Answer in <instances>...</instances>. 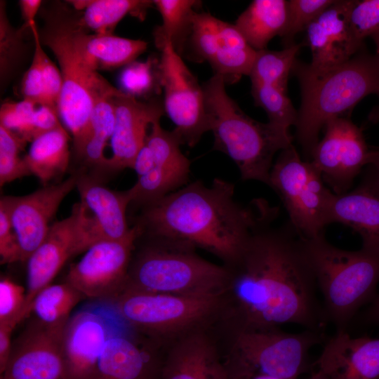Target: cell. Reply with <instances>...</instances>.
<instances>
[{
    "instance_id": "cell-40",
    "label": "cell",
    "mask_w": 379,
    "mask_h": 379,
    "mask_svg": "<svg viewBox=\"0 0 379 379\" xmlns=\"http://www.w3.org/2000/svg\"><path fill=\"white\" fill-rule=\"evenodd\" d=\"M349 25L355 41L364 46L367 37L379 32V0H354Z\"/></svg>"
},
{
    "instance_id": "cell-36",
    "label": "cell",
    "mask_w": 379,
    "mask_h": 379,
    "mask_svg": "<svg viewBox=\"0 0 379 379\" xmlns=\"http://www.w3.org/2000/svg\"><path fill=\"white\" fill-rule=\"evenodd\" d=\"M27 142L16 133L0 125V185L31 175L19 154Z\"/></svg>"
},
{
    "instance_id": "cell-28",
    "label": "cell",
    "mask_w": 379,
    "mask_h": 379,
    "mask_svg": "<svg viewBox=\"0 0 379 379\" xmlns=\"http://www.w3.org/2000/svg\"><path fill=\"white\" fill-rule=\"evenodd\" d=\"M69 135L64 126L42 134L31 142L23 157L31 173L44 185L62 175L69 166Z\"/></svg>"
},
{
    "instance_id": "cell-47",
    "label": "cell",
    "mask_w": 379,
    "mask_h": 379,
    "mask_svg": "<svg viewBox=\"0 0 379 379\" xmlns=\"http://www.w3.org/2000/svg\"><path fill=\"white\" fill-rule=\"evenodd\" d=\"M13 328L0 326V373L4 372L12 351L11 335Z\"/></svg>"
},
{
    "instance_id": "cell-4",
    "label": "cell",
    "mask_w": 379,
    "mask_h": 379,
    "mask_svg": "<svg viewBox=\"0 0 379 379\" xmlns=\"http://www.w3.org/2000/svg\"><path fill=\"white\" fill-rule=\"evenodd\" d=\"M292 72L298 79L302 98L295 135L308 160L320 131L329 120L347 117L363 98L379 95V56L364 46L347 62L328 71L315 72L296 60Z\"/></svg>"
},
{
    "instance_id": "cell-50",
    "label": "cell",
    "mask_w": 379,
    "mask_h": 379,
    "mask_svg": "<svg viewBox=\"0 0 379 379\" xmlns=\"http://www.w3.org/2000/svg\"><path fill=\"white\" fill-rule=\"evenodd\" d=\"M364 319L370 323H379V293L367 309Z\"/></svg>"
},
{
    "instance_id": "cell-13",
    "label": "cell",
    "mask_w": 379,
    "mask_h": 379,
    "mask_svg": "<svg viewBox=\"0 0 379 379\" xmlns=\"http://www.w3.org/2000/svg\"><path fill=\"white\" fill-rule=\"evenodd\" d=\"M141 234V229L135 225L122 239L94 244L70 267L65 282L97 301L116 298L125 289L133 252Z\"/></svg>"
},
{
    "instance_id": "cell-15",
    "label": "cell",
    "mask_w": 379,
    "mask_h": 379,
    "mask_svg": "<svg viewBox=\"0 0 379 379\" xmlns=\"http://www.w3.org/2000/svg\"><path fill=\"white\" fill-rule=\"evenodd\" d=\"M188 41L196 58L208 62L215 74L223 77L225 82L249 76L257 51L235 25L196 11Z\"/></svg>"
},
{
    "instance_id": "cell-9",
    "label": "cell",
    "mask_w": 379,
    "mask_h": 379,
    "mask_svg": "<svg viewBox=\"0 0 379 379\" xmlns=\"http://www.w3.org/2000/svg\"><path fill=\"white\" fill-rule=\"evenodd\" d=\"M230 334V349L222 355L230 378L263 374L298 379L311 368V350L324 340L323 331L308 329L297 333L275 328Z\"/></svg>"
},
{
    "instance_id": "cell-22",
    "label": "cell",
    "mask_w": 379,
    "mask_h": 379,
    "mask_svg": "<svg viewBox=\"0 0 379 379\" xmlns=\"http://www.w3.org/2000/svg\"><path fill=\"white\" fill-rule=\"evenodd\" d=\"M354 0H339L328 7L305 29V43L312 53L309 67L326 72L344 64L362 47L355 41L349 25Z\"/></svg>"
},
{
    "instance_id": "cell-49",
    "label": "cell",
    "mask_w": 379,
    "mask_h": 379,
    "mask_svg": "<svg viewBox=\"0 0 379 379\" xmlns=\"http://www.w3.org/2000/svg\"><path fill=\"white\" fill-rule=\"evenodd\" d=\"M368 165L371 166L369 172L379 187V147L371 149Z\"/></svg>"
},
{
    "instance_id": "cell-53",
    "label": "cell",
    "mask_w": 379,
    "mask_h": 379,
    "mask_svg": "<svg viewBox=\"0 0 379 379\" xmlns=\"http://www.w3.org/2000/svg\"><path fill=\"white\" fill-rule=\"evenodd\" d=\"M308 379H329L328 376L319 369L312 372Z\"/></svg>"
},
{
    "instance_id": "cell-31",
    "label": "cell",
    "mask_w": 379,
    "mask_h": 379,
    "mask_svg": "<svg viewBox=\"0 0 379 379\" xmlns=\"http://www.w3.org/2000/svg\"><path fill=\"white\" fill-rule=\"evenodd\" d=\"M201 2L194 0H154L153 5L159 12L162 24L154 32V41L160 49L171 43L181 54L192 29L194 8Z\"/></svg>"
},
{
    "instance_id": "cell-48",
    "label": "cell",
    "mask_w": 379,
    "mask_h": 379,
    "mask_svg": "<svg viewBox=\"0 0 379 379\" xmlns=\"http://www.w3.org/2000/svg\"><path fill=\"white\" fill-rule=\"evenodd\" d=\"M41 4V0L19 1L22 17L25 22L24 25L26 28L30 29V27L36 23L35 18Z\"/></svg>"
},
{
    "instance_id": "cell-5",
    "label": "cell",
    "mask_w": 379,
    "mask_h": 379,
    "mask_svg": "<svg viewBox=\"0 0 379 379\" xmlns=\"http://www.w3.org/2000/svg\"><path fill=\"white\" fill-rule=\"evenodd\" d=\"M225 80L214 74L202 86L213 149L237 166L241 179L267 185L274 155L292 145L289 131L246 115L225 90Z\"/></svg>"
},
{
    "instance_id": "cell-42",
    "label": "cell",
    "mask_w": 379,
    "mask_h": 379,
    "mask_svg": "<svg viewBox=\"0 0 379 379\" xmlns=\"http://www.w3.org/2000/svg\"><path fill=\"white\" fill-rule=\"evenodd\" d=\"M25 288L8 278L0 281V326L15 327L25 319Z\"/></svg>"
},
{
    "instance_id": "cell-20",
    "label": "cell",
    "mask_w": 379,
    "mask_h": 379,
    "mask_svg": "<svg viewBox=\"0 0 379 379\" xmlns=\"http://www.w3.org/2000/svg\"><path fill=\"white\" fill-rule=\"evenodd\" d=\"M161 349L118 317L91 379H158Z\"/></svg>"
},
{
    "instance_id": "cell-14",
    "label": "cell",
    "mask_w": 379,
    "mask_h": 379,
    "mask_svg": "<svg viewBox=\"0 0 379 379\" xmlns=\"http://www.w3.org/2000/svg\"><path fill=\"white\" fill-rule=\"evenodd\" d=\"M324 128V137L312 149L310 161L333 194H343L368 165L371 149L361 129L348 117L329 120Z\"/></svg>"
},
{
    "instance_id": "cell-54",
    "label": "cell",
    "mask_w": 379,
    "mask_h": 379,
    "mask_svg": "<svg viewBox=\"0 0 379 379\" xmlns=\"http://www.w3.org/2000/svg\"><path fill=\"white\" fill-rule=\"evenodd\" d=\"M371 39H373L375 48H376V54L379 56V32L371 36Z\"/></svg>"
},
{
    "instance_id": "cell-34",
    "label": "cell",
    "mask_w": 379,
    "mask_h": 379,
    "mask_svg": "<svg viewBox=\"0 0 379 379\" xmlns=\"http://www.w3.org/2000/svg\"><path fill=\"white\" fill-rule=\"evenodd\" d=\"M114 96L98 101L91 115L88 139L81 158L93 166L103 168L107 159L104 150L107 142L111 140L114 128Z\"/></svg>"
},
{
    "instance_id": "cell-26",
    "label": "cell",
    "mask_w": 379,
    "mask_h": 379,
    "mask_svg": "<svg viewBox=\"0 0 379 379\" xmlns=\"http://www.w3.org/2000/svg\"><path fill=\"white\" fill-rule=\"evenodd\" d=\"M77 187L93 220L98 241L120 240L131 233L126 219L131 203L128 190L114 191L83 175H79Z\"/></svg>"
},
{
    "instance_id": "cell-11",
    "label": "cell",
    "mask_w": 379,
    "mask_h": 379,
    "mask_svg": "<svg viewBox=\"0 0 379 379\" xmlns=\"http://www.w3.org/2000/svg\"><path fill=\"white\" fill-rule=\"evenodd\" d=\"M93 244L91 216L83 202L77 203L67 218L51 225L43 242L27 260L25 319L31 314L35 296L50 285L66 261Z\"/></svg>"
},
{
    "instance_id": "cell-1",
    "label": "cell",
    "mask_w": 379,
    "mask_h": 379,
    "mask_svg": "<svg viewBox=\"0 0 379 379\" xmlns=\"http://www.w3.org/2000/svg\"><path fill=\"white\" fill-rule=\"evenodd\" d=\"M277 217L261 223L237 259L218 322L230 331L280 328L288 324L323 331L326 323L303 239Z\"/></svg>"
},
{
    "instance_id": "cell-25",
    "label": "cell",
    "mask_w": 379,
    "mask_h": 379,
    "mask_svg": "<svg viewBox=\"0 0 379 379\" xmlns=\"http://www.w3.org/2000/svg\"><path fill=\"white\" fill-rule=\"evenodd\" d=\"M328 222L351 227L360 235L361 248L379 256V187L370 172L354 190L333 194Z\"/></svg>"
},
{
    "instance_id": "cell-10",
    "label": "cell",
    "mask_w": 379,
    "mask_h": 379,
    "mask_svg": "<svg viewBox=\"0 0 379 379\" xmlns=\"http://www.w3.org/2000/svg\"><path fill=\"white\" fill-rule=\"evenodd\" d=\"M324 183L312 162L303 161L293 145L281 151L273 164L268 186L279 196L290 223L302 239L324 235L329 224L334 194Z\"/></svg>"
},
{
    "instance_id": "cell-24",
    "label": "cell",
    "mask_w": 379,
    "mask_h": 379,
    "mask_svg": "<svg viewBox=\"0 0 379 379\" xmlns=\"http://www.w3.org/2000/svg\"><path fill=\"white\" fill-rule=\"evenodd\" d=\"M315 364L329 379H379V338L336 331Z\"/></svg>"
},
{
    "instance_id": "cell-46",
    "label": "cell",
    "mask_w": 379,
    "mask_h": 379,
    "mask_svg": "<svg viewBox=\"0 0 379 379\" xmlns=\"http://www.w3.org/2000/svg\"><path fill=\"white\" fill-rule=\"evenodd\" d=\"M62 126H64L61 123L58 109L46 105L36 107L34 115V140Z\"/></svg>"
},
{
    "instance_id": "cell-43",
    "label": "cell",
    "mask_w": 379,
    "mask_h": 379,
    "mask_svg": "<svg viewBox=\"0 0 379 379\" xmlns=\"http://www.w3.org/2000/svg\"><path fill=\"white\" fill-rule=\"evenodd\" d=\"M152 65L151 60H148L133 61L126 65L119 77L121 91L134 97L147 93L154 83Z\"/></svg>"
},
{
    "instance_id": "cell-44",
    "label": "cell",
    "mask_w": 379,
    "mask_h": 379,
    "mask_svg": "<svg viewBox=\"0 0 379 379\" xmlns=\"http://www.w3.org/2000/svg\"><path fill=\"white\" fill-rule=\"evenodd\" d=\"M0 256L1 264L21 261L18 238L8 209L2 199L0 201Z\"/></svg>"
},
{
    "instance_id": "cell-33",
    "label": "cell",
    "mask_w": 379,
    "mask_h": 379,
    "mask_svg": "<svg viewBox=\"0 0 379 379\" xmlns=\"http://www.w3.org/2000/svg\"><path fill=\"white\" fill-rule=\"evenodd\" d=\"M300 46L294 43L281 51L266 48L257 51L249 74L251 84L274 86L286 91L288 79Z\"/></svg>"
},
{
    "instance_id": "cell-16",
    "label": "cell",
    "mask_w": 379,
    "mask_h": 379,
    "mask_svg": "<svg viewBox=\"0 0 379 379\" xmlns=\"http://www.w3.org/2000/svg\"><path fill=\"white\" fill-rule=\"evenodd\" d=\"M83 307L72 315L64 329L62 353L65 379H91L99 357L117 323L106 301Z\"/></svg>"
},
{
    "instance_id": "cell-35",
    "label": "cell",
    "mask_w": 379,
    "mask_h": 379,
    "mask_svg": "<svg viewBox=\"0 0 379 379\" xmlns=\"http://www.w3.org/2000/svg\"><path fill=\"white\" fill-rule=\"evenodd\" d=\"M251 94L255 104L267 113L269 123L288 131L291 126H295L298 112L286 91L274 86L251 84Z\"/></svg>"
},
{
    "instance_id": "cell-3",
    "label": "cell",
    "mask_w": 379,
    "mask_h": 379,
    "mask_svg": "<svg viewBox=\"0 0 379 379\" xmlns=\"http://www.w3.org/2000/svg\"><path fill=\"white\" fill-rule=\"evenodd\" d=\"M67 8L57 7L47 13L39 34L42 44L50 48L58 62L62 77L58 114L72 135L77 154L82 157L95 105L121 91L100 74L86 56L78 36L79 15Z\"/></svg>"
},
{
    "instance_id": "cell-19",
    "label": "cell",
    "mask_w": 379,
    "mask_h": 379,
    "mask_svg": "<svg viewBox=\"0 0 379 379\" xmlns=\"http://www.w3.org/2000/svg\"><path fill=\"white\" fill-rule=\"evenodd\" d=\"M79 175L62 182L46 185L25 196L1 198L6 204L16 234L21 262L27 260L41 245L64 198L75 187Z\"/></svg>"
},
{
    "instance_id": "cell-52",
    "label": "cell",
    "mask_w": 379,
    "mask_h": 379,
    "mask_svg": "<svg viewBox=\"0 0 379 379\" xmlns=\"http://www.w3.org/2000/svg\"><path fill=\"white\" fill-rule=\"evenodd\" d=\"M369 119L373 123L379 122V104L371 111Z\"/></svg>"
},
{
    "instance_id": "cell-32",
    "label": "cell",
    "mask_w": 379,
    "mask_h": 379,
    "mask_svg": "<svg viewBox=\"0 0 379 379\" xmlns=\"http://www.w3.org/2000/svg\"><path fill=\"white\" fill-rule=\"evenodd\" d=\"M84 298L81 293L67 282L50 284L35 296L31 312L47 325H65L72 310Z\"/></svg>"
},
{
    "instance_id": "cell-18",
    "label": "cell",
    "mask_w": 379,
    "mask_h": 379,
    "mask_svg": "<svg viewBox=\"0 0 379 379\" xmlns=\"http://www.w3.org/2000/svg\"><path fill=\"white\" fill-rule=\"evenodd\" d=\"M65 326L32 321L13 343L1 379H65L62 353Z\"/></svg>"
},
{
    "instance_id": "cell-8",
    "label": "cell",
    "mask_w": 379,
    "mask_h": 379,
    "mask_svg": "<svg viewBox=\"0 0 379 379\" xmlns=\"http://www.w3.org/2000/svg\"><path fill=\"white\" fill-rule=\"evenodd\" d=\"M106 302L126 326L161 348L217 324L222 306V296L190 297L133 289H125Z\"/></svg>"
},
{
    "instance_id": "cell-38",
    "label": "cell",
    "mask_w": 379,
    "mask_h": 379,
    "mask_svg": "<svg viewBox=\"0 0 379 379\" xmlns=\"http://www.w3.org/2000/svg\"><path fill=\"white\" fill-rule=\"evenodd\" d=\"M37 106L24 99L3 103L0 108V125L31 142L34 140V115Z\"/></svg>"
},
{
    "instance_id": "cell-6",
    "label": "cell",
    "mask_w": 379,
    "mask_h": 379,
    "mask_svg": "<svg viewBox=\"0 0 379 379\" xmlns=\"http://www.w3.org/2000/svg\"><path fill=\"white\" fill-rule=\"evenodd\" d=\"M147 236L152 241L131 260L125 289L190 297L222 296L229 279L225 265L201 257L197 248L185 241Z\"/></svg>"
},
{
    "instance_id": "cell-41",
    "label": "cell",
    "mask_w": 379,
    "mask_h": 379,
    "mask_svg": "<svg viewBox=\"0 0 379 379\" xmlns=\"http://www.w3.org/2000/svg\"><path fill=\"white\" fill-rule=\"evenodd\" d=\"M34 41V51L30 66L25 72L21 82L20 89L24 100L37 105H45L44 86L41 65L42 43L36 24L30 27Z\"/></svg>"
},
{
    "instance_id": "cell-27",
    "label": "cell",
    "mask_w": 379,
    "mask_h": 379,
    "mask_svg": "<svg viewBox=\"0 0 379 379\" xmlns=\"http://www.w3.org/2000/svg\"><path fill=\"white\" fill-rule=\"evenodd\" d=\"M288 21V1L254 0L239 15L235 26L256 51L284 34Z\"/></svg>"
},
{
    "instance_id": "cell-17",
    "label": "cell",
    "mask_w": 379,
    "mask_h": 379,
    "mask_svg": "<svg viewBox=\"0 0 379 379\" xmlns=\"http://www.w3.org/2000/svg\"><path fill=\"white\" fill-rule=\"evenodd\" d=\"M145 145L150 150L152 166L138 177L131 190L134 201L140 205L155 202L190 182V161L180 150L178 135L164 129L160 119L152 123Z\"/></svg>"
},
{
    "instance_id": "cell-39",
    "label": "cell",
    "mask_w": 379,
    "mask_h": 379,
    "mask_svg": "<svg viewBox=\"0 0 379 379\" xmlns=\"http://www.w3.org/2000/svg\"><path fill=\"white\" fill-rule=\"evenodd\" d=\"M22 44V31L13 27L6 15L5 2L1 1L0 70L1 82L8 78L18 60Z\"/></svg>"
},
{
    "instance_id": "cell-45",
    "label": "cell",
    "mask_w": 379,
    "mask_h": 379,
    "mask_svg": "<svg viewBox=\"0 0 379 379\" xmlns=\"http://www.w3.org/2000/svg\"><path fill=\"white\" fill-rule=\"evenodd\" d=\"M41 65L44 78L45 105L58 109V103L62 88V77L58 68L41 50Z\"/></svg>"
},
{
    "instance_id": "cell-21",
    "label": "cell",
    "mask_w": 379,
    "mask_h": 379,
    "mask_svg": "<svg viewBox=\"0 0 379 379\" xmlns=\"http://www.w3.org/2000/svg\"><path fill=\"white\" fill-rule=\"evenodd\" d=\"M211 328L193 331L165 347L158 379H230Z\"/></svg>"
},
{
    "instance_id": "cell-37",
    "label": "cell",
    "mask_w": 379,
    "mask_h": 379,
    "mask_svg": "<svg viewBox=\"0 0 379 379\" xmlns=\"http://www.w3.org/2000/svg\"><path fill=\"white\" fill-rule=\"evenodd\" d=\"M333 0H289L288 21L281 38L285 47L293 44L295 36L306 27L328 7Z\"/></svg>"
},
{
    "instance_id": "cell-7",
    "label": "cell",
    "mask_w": 379,
    "mask_h": 379,
    "mask_svg": "<svg viewBox=\"0 0 379 379\" xmlns=\"http://www.w3.org/2000/svg\"><path fill=\"white\" fill-rule=\"evenodd\" d=\"M303 240L322 295L326 323L333 324L336 331H345L358 310L375 293L379 283V256L362 248H339L324 235Z\"/></svg>"
},
{
    "instance_id": "cell-23",
    "label": "cell",
    "mask_w": 379,
    "mask_h": 379,
    "mask_svg": "<svg viewBox=\"0 0 379 379\" xmlns=\"http://www.w3.org/2000/svg\"><path fill=\"white\" fill-rule=\"evenodd\" d=\"M115 124L110 140L112 154L103 168L113 171L133 168L135 159L144 145L147 131L164 114V105L157 100H138L121 91L114 97Z\"/></svg>"
},
{
    "instance_id": "cell-30",
    "label": "cell",
    "mask_w": 379,
    "mask_h": 379,
    "mask_svg": "<svg viewBox=\"0 0 379 379\" xmlns=\"http://www.w3.org/2000/svg\"><path fill=\"white\" fill-rule=\"evenodd\" d=\"M76 10H83L79 23L95 34H113L118 23L128 14L142 19L153 1L74 0L68 1Z\"/></svg>"
},
{
    "instance_id": "cell-2",
    "label": "cell",
    "mask_w": 379,
    "mask_h": 379,
    "mask_svg": "<svg viewBox=\"0 0 379 379\" xmlns=\"http://www.w3.org/2000/svg\"><path fill=\"white\" fill-rule=\"evenodd\" d=\"M234 197V185L230 181L217 178L206 186L196 180L144 206L135 225L142 234L185 241L227 266L254 230L279 213L265 199L243 206Z\"/></svg>"
},
{
    "instance_id": "cell-51",
    "label": "cell",
    "mask_w": 379,
    "mask_h": 379,
    "mask_svg": "<svg viewBox=\"0 0 379 379\" xmlns=\"http://www.w3.org/2000/svg\"><path fill=\"white\" fill-rule=\"evenodd\" d=\"M230 379H282L263 374H248L230 378Z\"/></svg>"
},
{
    "instance_id": "cell-29",
    "label": "cell",
    "mask_w": 379,
    "mask_h": 379,
    "mask_svg": "<svg viewBox=\"0 0 379 379\" xmlns=\"http://www.w3.org/2000/svg\"><path fill=\"white\" fill-rule=\"evenodd\" d=\"M78 36L86 56L98 71L127 65L147 48L145 41L113 34H89L81 25Z\"/></svg>"
},
{
    "instance_id": "cell-12",
    "label": "cell",
    "mask_w": 379,
    "mask_h": 379,
    "mask_svg": "<svg viewBox=\"0 0 379 379\" xmlns=\"http://www.w3.org/2000/svg\"><path fill=\"white\" fill-rule=\"evenodd\" d=\"M158 77L164 91V109L175 125L182 145L194 147L209 131L203 86L171 43L161 48Z\"/></svg>"
}]
</instances>
